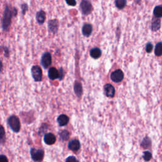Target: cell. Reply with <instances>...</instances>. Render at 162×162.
<instances>
[{
	"mask_svg": "<svg viewBox=\"0 0 162 162\" xmlns=\"http://www.w3.org/2000/svg\"><path fill=\"white\" fill-rule=\"evenodd\" d=\"M15 10H14V11L13 12L12 10L8 7H6L5 9H4L2 22V27L4 31H7L10 26L11 25L12 18L13 17V13H15Z\"/></svg>",
	"mask_w": 162,
	"mask_h": 162,
	"instance_id": "1",
	"label": "cell"
},
{
	"mask_svg": "<svg viewBox=\"0 0 162 162\" xmlns=\"http://www.w3.org/2000/svg\"><path fill=\"white\" fill-rule=\"evenodd\" d=\"M8 124L10 129L15 132H18L21 129V122L15 115H12L8 118Z\"/></svg>",
	"mask_w": 162,
	"mask_h": 162,
	"instance_id": "2",
	"label": "cell"
},
{
	"mask_svg": "<svg viewBox=\"0 0 162 162\" xmlns=\"http://www.w3.org/2000/svg\"><path fill=\"white\" fill-rule=\"evenodd\" d=\"M80 8L82 14L85 15L90 14L92 10V4L89 0H82L80 4Z\"/></svg>",
	"mask_w": 162,
	"mask_h": 162,
	"instance_id": "3",
	"label": "cell"
},
{
	"mask_svg": "<svg viewBox=\"0 0 162 162\" xmlns=\"http://www.w3.org/2000/svg\"><path fill=\"white\" fill-rule=\"evenodd\" d=\"M31 73L34 80L36 82H40L42 80L43 73L41 68L37 65H34L31 68Z\"/></svg>",
	"mask_w": 162,
	"mask_h": 162,
	"instance_id": "4",
	"label": "cell"
},
{
	"mask_svg": "<svg viewBox=\"0 0 162 162\" xmlns=\"http://www.w3.org/2000/svg\"><path fill=\"white\" fill-rule=\"evenodd\" d=\"M31 155L32 159L35 161H41L44 157V151L40 149L31 148Z\"/></svg>",
	"mask_w": 162,
	"mask_h": 162,
	"instance_id": "5",
	"label": "cell"
},
{
	"mask_svg": "<svg viewBox=\"0 0 162 162\" xmlns=\"http://www.w3.org/2000/svg\"><path fill=\"white\" fill-rule=\"evenodd\" d=\"M52 63V59H51V55L49 52H46L43 55L41 63L42 66L45 68H48L51 65Z\"/></svg>",
	"mask_w": 162,
	"mask_h": 162,
	"instance_id": "6",
	"label": "cell"
},
{
	"mask_svg": "<svg viewBox=\"0 0 162 162\" xmlns=\"http://www.w3.org/2000/svg\"><path fill=\"white\" fill-rule=\"evenodd\" d=\"M124 74L123 72L119 69L113 72L110 76V78H111V81H114V82H116V83H119V82H122L124 79Z\"/></svg>",
	"mask_w": 162,
	"mask_h": 162,
	"instance_id": "7",
	"label": "cell"
},
{
	"mask_svg": "<svg viewBox=\"0 0 162 162\" xmlns=\"http://www.w3.org/2000/svg\"><path fill=\"white\" fill-rule=\"evenodd\" d=\"M105 94L107 97H113L115 96V90L114 87L110 84H106L104 87Z\"/></svg>",
	"mask_w": 162,
	"mask_h": 162,
	"instance_id": "8",
	"label": "cell"
},
{
	"mask_svg": "<svg viewBox=\"0 0 162 162\" xmlns=\"http://www.w3.org/2000/svg\"><path fill=\"white\" fill-rule=\"evenodd\" d=\"M161 27V21L160 18L155 17L153 19L151 24V29L152 31L156 32L158 31Z\"/></svg>",
	"mask_w": 162,
	"mask_h": 162,
	"instance_id": "9",
	"label": "cell"
},
{
	"mask_svg": "<svg viewBox=\"0 0 162 162\" xmlns=\"http://www.w3.org/2000/svg\"><path fill=\"white\" fill-rule=\"evenodd\" d=\"M44 141L48 145H52L56 142V137L51 133H48L44 137Z\"/></svg>",
	"mask_w": 162,
	"mask_h": 162,
	"instance_id": "10",
	"label": "cell"
},
{
	"mask_svg": "<svg viewBox=\"0 0 162 162\" xmlns=\"http://www.w3.org/2000/svg\"><path fill=\"white\" fill-rule=\"evenodd\" d=\"M58 21L56 19L51 20L48 22V27L50 31L53 33H56L58 29Z\"/></svg>",
	"mask_w": 162,
	"mask_h": 162,
	"instance_id": "11",
	"label": "cell"
},
{
	"mask_svg": "<svg viewBox=\"0 0 162 162\" xmlns=\"http://www.w3.org/2000/svg\"><path fill=\"white\" fill-rule=\"evenodd\" d=\"M59 70L56 69V68L52 67L50 68L48 70V77L50 78L51 80H55L56 78H59Z\"/></svg>",
	"mask_w": 162,
	"mask_h": 162,
	"instance_id": "12",
	"label": "cell"
},
{
	"mask_svg": "<svg viewBox=\"0 0 162 162\" xmlns=\"http://www.w3.org/2000/svg\"><path fill=\"white\" fill-rule=\"evenodd\" d=\"M81 148L80 142L77 139H73L68 143V148L73 151H77Z\"/></svg>",
	"mask_w": 162,
	"mask_h": 162,
	"instance_id": "13",
	"label": "cell"
},
{
	"mask_svg": "<svg viewBox=\"0 0 162 162\" xmlns=\"http://www.w3.org/2000/svg\"><path fill=\"white\" fill-rule=\"evenodd\" d=\"M82 32L83 35H84V36L89 37L92 32V26L91 25V24H89V23L84 24V26L82 27Z\"/></svg>",
	"mask_w": 162,
	"mask_h": 162,
	"instance_id": "14",
	"label": "cell"
},
{
	"mask_svg": "<svg viewBox=\"0 0 162 162\" xmlns=\"http://www.w3.org/2000/svg\"><path fill=\"white\" fill-rule=\"evenodd\" d=\"M68 121H69V119L65 115H61L57 119V122L60 126L66 125L68 123Z\"/></svg>",
	"mask_w": 162,
	"mask_h": 162,
	"instance_id": "15",
	"label": "cell"
},
{
	"mask_svg": "<svg viewBox=\"0 0 162 162\" xmlns=\"http://www.w3.org/2000/svg\"><path fill=\"white\" fill-rule=\"evenodd\" d=\"M45 18H46V13L43 10H40L37 13L36 19L39 24H43L45 21Z\"/></svg>",
	"mask_w": 162,
	"mask_h": 162,
	"instance_id": "16",
	"label": "cell"
},
{
	"mask_svg": "<svg viewBox=\"0 0 162 162\" xmlns=\"http://www.w3.org/2000/svg\"><path fill=\"white\" fill-rule=\"evenodd\" d=\"M90 55L92 58L97 59L101 56V51L100 48H94L90 51Z\"/></svg>",
	"mask_w": 162,
	"mask_h": 162,
	"instance_id": "17",
	"label": "cell"
},
{
	"mask_svg": "<svg viewBox=\"0 0 162 162\" xmlns=\"http://www.w3.org/2000/svg\"><path fill=\"white\" fill-rule=\"evenodd\" d=\"M74 91L78 97H81L82 94V87L80 82H76L74 84Z\"/></svg>",
	"mask_w": 162,
	"mask_h": 162,
	"instance_id": "18",
	"label": "cell"
},
{
	"mask_svg": "<svg viewBox=\"0 0 162 162\" xmlns=\"http://www.w3.org/2000/svg\"><path fill=\"white\" fill-rule=\"evenodd\" d=\"M153 15L156 18H161L162 17V6L159 5L156 6L153 10Z\"/></svg>",
	"mask_w": 162,
	"mask_h": 162,
	"instance_id": "19",
	"label": "cell"
},
{
	"mask_svg": "<svg viewBox=\"0 0 162 162\" xmlns=\"http://www.w3.org/2000/svg\"><path fill=\"white\" fill-rule=\"evenodd\" d=\"M155 54L157 56L162 55V43L159 42L156 45L155 48Z\"/></svg>",
	"mask_w": 162,
	"mask_h": 162,
	"instance_id": "20",
	"label": "cell"
},
{
	"mask_svg": "<svg viewBox=\"0 0 162 162\" xmlns=\"http://www.w3.org/2000/svg\"><path fill=\"white\" fill-rule=\"evenodd\" d=\"M127 4L126 0H115V6L120 10L125 8Z\"/></svg>",
	"mask_w": 162,
	"mask_h": 162,
	"instance_id": "21",
	"label": "cell"
},
{
	"mask_svg": "<svg viewBox=\"0 0 162 162\" xmlns=\"http://www.w3.org/2000/svg\"><path fill=\"white\" fill-rule=\"evenodd\" d=\"M60 137L63 141H67L69 139V137H70L69 132L66 130H63L62 132H60Z\"/></svg>",
	"mask_w": 162,
	"mask_h": 162,
	"instance_id": "22",
	"label": "cell"
},
{
	"mask_svg": "<svg viewBox=\"0 0 162 162\" xmlns=\"http://www.w3.org/2000/svg\"><path fill=\"white\" fill-rule=\"evenodd\" d=\"M150 143H151L150 139L149 138H148V137H146V138H144L143 139V142H142L141 146H143L144 148H147L150 146Z\"/></svg>",
	"mask_w": 162,
	"mask_h": 162,
	"instance_id": "23",
	"label": "cell"
},
{
	"mask_svg": "<svg viewBox=\"0 0 162 162\" xmlns=\"http://www.w3.org/2000/svg\"><path fill=\"white\" fill-rule=\"evenodd\" d=\"M152 155L150 151H144V155H143V158L145 161H150L151 159Z\"/></svg>",
	"mask_w": 162,
	"mask_h": 162,
	"instance_id": "24",
	"label": "cell"
},
{
	"mask_svg": "<svg viewBox=\"0 0 162 162\" xmlns=\"http://www.w3.org/2000/svg\"><path fill=\"white\" fill-rule=\"evenodd\" d=\"M153 50V45L151 43H148L146 45V51L147 53H150Z\"/></svg>",
	"mask_w": 162,
	"mask_h": 162,
	"instance_id": "25",
	"label": "cell"
},
{
	"mask_svg": "<svg viewBox=\"0 0 162 162\" xmlns=\"http://www.w3.org/2000/svg\"><path fill=\"white\" fill-rule=\"evenodd\" d=\"M0 138H1V143H3L4 138H5V132H4L3 126H1V130H0Z\"/></svg>",
	"mask_w": 162,
	"mask_h": 162,
	"instance_id": "26",
	"label": "cell"
},
{
	"mask_svg": "<svg viewBox=\"0 0 162 162\" xmlns=\"http://www.w3.org/2000/svg\"><path fill=\"white\" fill-rule=\"evenodd\" d=\"M65 162H78V161L75 156H70L66 159Z\"/></svg>",
	"mask_w": 162,
	"mask_h": 162,
	"instance_id": "27",
	"label": "cell"
},
{
	"mask_svg": "<svg viewBox=\"0 0 162 162\" xmlns=\"http://www.w3.org/2000/svg\"><path fill=\"white\" fill-rule=\"evenodd\" d=\"M66 3L70 6L74 7L76 4V0H65Z\"/></svg>",
	"mask_w": 162,
	"mask_h": 162,
	"instance_id": "28",
	"label": "cell"
},
{
	"mask_svg": "<svg viewBox=\"0 0 162 162\" xmlns=\"http://www.w3.org/2000/svg\"><path fill=\"white\" fill-rule=\"evenodd\" d=\"M59 73H60V76H59V79L60 80H62L63 77H64V71L61 68L60 70H59Z\"/></svg>",
	"mask_w": 162,
	"mask_h": 162,
	"instance_id": "29",
	"label": "cell"
},
{
	"mask_svg": "<svg viewBox=\"0 0 162 162\" xmlns=\"http://www.w3.org/2000/svg\"><path fill=\"white\" fill-rule=\"evenodd\" d=\"M0 162H8L7 156L3 155H1V156H0Z\"/></svg>",
	"mask_w": 162,
	"mask_h": 162,
	"instance_id": "30",
	"label": "cell"
}]
</instances>
